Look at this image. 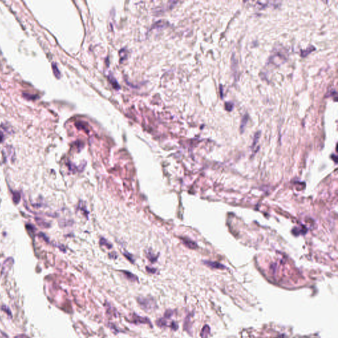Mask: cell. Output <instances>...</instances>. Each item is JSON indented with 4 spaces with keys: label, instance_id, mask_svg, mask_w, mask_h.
<instances>
[{
    "label": "cell",
    "instance_id": "1",
    "mask_svg": "<svg viewBox=\"0 0 338 338\" xmlns=\"http://www.w3.org/2000/svg\"><path fill=\"white\" fill-rule=\"evenodd\" d=\"M137 302L143 309L146 311H152L155 309L156 307L155 302L151 299L139 297L137 299Z\"/></svg>",
    "mask_w": 338,
    "mask_h": 338
},
{
    "label": "cell",
    "instance_id": "2",
    "mask_svg": "<svg viewBox=\"0 0 338 338\" xmlns=\"http://www.w3.org/2000/svg\"><path fill=\"white\" fill-rule=\"evenodd\" d=\"M133 323H136V324H138V323H139V324H148L151 325V323H150V321L149 320V319H147L146 318L139 316L136 315V314H135V315L133 316Z\"/></svg>",
    "mask_w": 338,
    "mask_h": 338
},
{
    "label": "cell",
    "instance_id": "3",
    "mask_svg": "<svg viewBox=\"0 0 338 338\" xmlns=\"http://www.w3.org/2000/svg\"><path fill=\"white\" fill-rule=\"evenodd\" d=\"M13 264V260L12 258H9L6 261H5L4 264L3 265L2 273H7L11 269V267Z\"/></svg>",
    "mask_w": 338,
    "mask_h": 338
},
{
    "label": "cell",
    "instance_id": "4",
    "mask_svg": "<svg viewBox=\"0 0 338 338\" xmlns=\"http://www.w3.org/2000/svg\"><path fill=\"white\" fill-rule=\"evenodd\" d=\"M122 272H123V273L126 276V277L127 279H129L130 280H131L132 281H135L137 280V277L136 276H134L133 274H132V273H130L129 271H123Z\"/></svg>",
    "mask_w": 338,
    "mask_h": 338
},
{
    "label": "cell",
    "instance_id": "5",
    "mask_svg": "<svg viewBox=\"0 0 338 338\" xmlns=\"http://www.w3.org/2000/svg\"><path fill=\"white\" fill-rule=\"evenodd\" d=\"M52 69H53V72H54L55 76L57 78H59L60 77V73L59 70H58V69H57V66H56V65L55 63H52Z\"/></svg>",
    "mask_w": 338,
    "mask_h": 338
},
{
    "label": "cell",
    "instance_id": "6",
    "mask_svg": "<svg viewBox=\"0 0 338 338\" xmlns=\"http://www.w3.org/2000/svg\"><path fill=\"white\" fill-rule=\"evenodd\" d=\"M183 242L184 243L186 244V245H187V246L191 248H195V246L196 244L193 242L190 241V240H188V239H184V238H183Z\"/></svg>",
    "mask_w": 338,
    "mask_h": 338
},
{
    "label": "cell",
    "instance_id": "7",
    "mask_svg": "<svg viewBox=\"0 0 338 338\" xmlns=\"http://www.w3.org/2000/svg\"><path fill=\"white\" fill-rule=\"evenodd\" d=\"M100 244H101V245L107 246L108 248H112L111 244H110L109 242H108L107 241L106 239H104V238H101V241H100Z\"/></svg>",
    "mask_w": 338,
    "mask_h": 338
},
{
    "label": "cell",
    "instance_id": "8",
    "mask_svg": "<svg viewBox=\"0 0 338 338\" xmlns=\"http://www.w3.org/2000/svg\"><path fill=\"white\" fill-rule=\"evenodd\" d=\"M248 116L247 115H245L242 118V122H241V132H242V129H244V127H245V125L246 124L247 122H248Z\"/></svg>",
    "mask_w": 338,
    "mask_h": 338
},
{
    "label": "cell",
    "instance_id": "9",
    "mask_svg": "<svg viewBox=\"0 0 338 338\" xmlns=\"http://www.w3.org/2000/svg\"><path fill=\"white\" fill-rule=\"evenodd\" d=\"M225 108L228 110V111H231L232 109V104L231 102H226L225 104Z\"/></svg>",
    "mask_w": 338,
    "mask_h": 338
},
{
    "label": "cell",
    "instance_id": "10",
    "mask_svg": "<svg viewBox=\"0 0 338 338\" xmlns=\"http://www.w3.org/2000/svg\"><path fill=\"white\" fill-rule=\"evenodd\" d=\"M124 256H126V258H127L128 260H130V261H131V262H132V263H133V260L132 259V258L131 257V256H130V255L129 254H127V253H124Z\"/></svg>",
    "mask_w": 338,
    "mask_h": 338
},
{
    "label": "cell",
    "instance_id": "11",
    "mask_svg": "<svg viewBox=\"0 0 338 338\" xmlns=\"http://www.w3.org/2000/svg\"><path fill=\"white\" fill-rule=\"evenodd\" d=\"M15 338H29V337L25 335H19L16 336Z\"/></svg>",
    "mask_w": 338,
    "mask_h": 338
},
{
    "label": "cell",
    "instance_id": "12",
    "mask_svg": "<svg viewBox=\"0 0 338 338\" xmlns=\"http://www.w3.org/2000/svg\"><path fill=\"white\" fill-rule=\"evenodd\" d=\"M2 338H8V337H7V335H5V334H4L3 333H2Z\"/></svg>",
    "mask_w": 338,
    "mask_h": 338
}]
</instances>
